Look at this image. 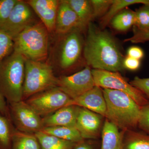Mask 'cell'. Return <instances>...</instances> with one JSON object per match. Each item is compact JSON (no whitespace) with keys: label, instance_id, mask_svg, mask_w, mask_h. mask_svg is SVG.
<instances>
[{"label":"cell","instance_id":"1","mask_svg":"<svg viewBox=\"0 0 149 149\" xmlns=\"http://www.w3.org/2000/svg\"><path fill=\"white\" fill-rule=\"evenodd\" d=\"M83 49L86 65L93 69L111 72L124 70L125 57L112 35L91 22L88 25Z\"/></svg>","mask_w":149,"mask_h":149},{"label":"cell","instance_id":"2","mask_svg":"<svg viewBox=\"0 0 149 149\" xmlns=\"http://www.w3.org/2000/svg\"><path fill=\"white\" fill-rule=\"evenodd\" d=\"M106 102L107 119L123 131L133 130L138 125L141 107L121 91L102 89Z\"/></svg>","mask_w":149,"mask_h":149},{"label":"cell","instance_id":"3","mask_svg":"<svg viewBox=\"0 0 149 149\" xmlns=\"http://www.w3.org/2000/svg\"><path fill=\"white\" fill-rule=\"evenodd\" d=\"M25 60L13 52L0 63V93L9 103L23 99Z\"/></svg>","mask_w":149,"mask_h":149},{"label":"cell","instance_id":"4","mask_svg":"<svg viewBox=\"0 0 149 149\" xmlns=\"http://www.w3.org/2000/svg\"><path fill=\"white\" fill-rule=\"evenodd\" d=\"M49 33L41 22H35L13 39V52L26 59L43 61L48 55Z\"/></svg>","mask_w":149,"mask_h":149},{"label":"cell","instance_id":"5","mask_svg":"<svg viewBox=\"0 0 149 149\" xmlns=\"http://www.w3.org/2000/svg\"><path fill=\"white\" fill-rule=\"evenodd\" d=\"M58 80L52 67L49 63L26 59L23 98L57 87Z\"/></svg>","mask_w":149,"mask_h":149},{"label":"cell","instance_id":"6","mask_svg":"<svg viewBox=\"0 0 149 149\" xmlns=\"http://www.w3.org/2000/svg\"><path fill=\"white\" fill-rule=\"evenodd\" d=\"M95 85L102 89L121 91L131 97L141 107L149 102L146 97L141 91L128 83L118 72L92 69Z\"/></svg>","mask_w":149,"mask_h":149},{"label":"cell","instance_id":"7","mask_svg":"<svg viewBox=\"0 0 149 149\" xmlns=\"http://www.w3.org/2000/svg\"><path fill=\"white\" fill-rule=\"evenodd\" d=\"M83 33L80 29L76 28L63 35L58 56V65L62 69L72 68L83 57L85 40Z\"/></svg>","mask_w":149,"mask_h":149},{"label":"cell","instance_id":"8","mask_svg":"<svg viewBox=\"0 0 149 149\" xmlns=\"http://www.w3.org/2000/svg\"><path fill=\"white\" fill-rule=\"evenodd\" d=\"M26 102L40 116H48L62 108L73 105V100L57 87L32 96Z\"/></svg>","mask_w":149,"mask_h":149},{"label":"cell","instance_id":"9","mask_svg":"<svg viewBox=\"0 0 149 149\" xmlns=\"http://www.w3.org/2000/svg\"><path fill=\"white\" fill-rule=\"evenodd\" d=\"M10 104L11 116L19 131L35 134L45 127L42 118L26 102Z\"/></svg>","mask_w":149,"mask_h":149},{"label":"cell","instance_id":"10","mask_svg":"<svg viewBox=\"0 0 149 149\" xmlns=\"http://www.w3.org/2000/svg\"><path fill=\"white\" fill-rule=\"evenodd\" d=\"M95 85L92 69L86 65L79 72L58 78L57 87L72 100L93 89Z\"/></svg>","mask_w":149,"mask_h":149},{"label":"cell","instance_id":"11","mask_svg":"<svg viewBox=\"0 0 149 149\" xmlns=\"http://www.w3.org/2000/svg\"><path fill=\"white\" fill-rule=\"evenodd\" d=\"M33 12L26 1L18 0L0 30L13 40L26 27L36 22Z\"/></svg>","mask_w":149,"mask_h":149},{"label":"cell","instance_id":"12","mask_svg":"<svg viewBox=\"0 0 149 149\" xmlns=\"http://www.w3.org/2000/svg\"><path fill=\"white\" fill-rule=\"evenodd\" d=\"M101 124L102 116L80 107L75 128L83 139L97 138L100 131Z\"/></svg>","mask_w":149,"mask_h":149},{"label":"cell","instance_id":"13","mask_svg":"<svg viewBox=\"0 0 149 149\" xmlns=\"http://www.w3.org/2000/svg\"><path fill=\"white\" fill-rule=\"evenodd\" d=\"M26 2L39 17L49 32L55 31L60 1L28 0Z\"/></svg>","mask_w":149,"mask_h":149},{"label":"cell","instance_id":"14","mask_svg":"<svg viewBox=\"0 0 149 149\" xmlns=\"http://www.w3.org/2000/svg\"><path fill=\"white\" fill-rule=\"evenodd\" d=\"M73 105L84 108L105 116L106 102L102 88L95 86L91 90L73 100Z\"/></svg>","mask_w":149,"mask_h":149},{"label":"cell","instance_id":"15","mask_svg":"<svg viewBox=\"0 0 149 149\" xmlns=\"http://www.w3.org/2000/svg\"><path fill=\"white\" fill-rule=\"evenodd\" d=\"M76 28L80 29L79 20L76 13L66 0L60 1L55 31L63 36Z\"/></svg>","mask_w":149,"mask_h":149},{"label":"cell","instance_id":"16","mask_svg":"<svg viewBox=\"0 0 149 149\" xmlns=\"http://www.w3.org/2000/svg\"><path fill=\"white\" fill-rule=\"evenodd\" d=\"M80 107L70 105L64 107L42 118L44 127L65 126L75 128Z\"/></svg>","mask_w":149,"mask_h":149},{"label":"cell","instance_id":"17","mask_svg":"<svg viewBox=\"0 0 149 149\" xmlns=\"http://www.w3.org/2000/svg\"><path fill=\"white\" fill-rule=\"evenodd\" d=\"M125 132H120L117 126L106 118L102 130L101 149H122Z\"/></svg>","mask_w":149,"mask_h":149},{"label":"cell","instance_id":"18","mask_svg":"<svg viewBox=\"0 0 149 149\" xmlns=\"http://www.w3.org/2000/svg\"><path fill=\"white\" fill-rule=\"evenodd\" d=\"M78 17L80 29L87 31L89 24L93 19V10L89 0H66Z\"/></svg>","mask_w":149,"mask_h":149},{"label":"cell","instance_id":"19","mask_svg":"<svg viewBox=\"0 0 149 149\" xmlns=\"http://www.w3.org/2000/svg\"><path fill=\"white\" fill-rule=\"evenodd\" d=\"M136 4L149 6V0H113L109 9L101 18L100 28L104 29L109 24L112 19L116 15L127 7Z\"/></svg>","mask_w":149,"mask_h":149},{"label":"cell","instance_id":"20","mask_svg":"<svg viewBox=\"0 0 149 149\" xmlns=\"http://www.w3.org/2000/svg\"><path fill=\"white\" fill-rule=\"evenodd\" d=\"M11 141L13 149H41L35 134L13 130Z\"/></svg>","mask_w":149,"mask_h":149},{"label":"cell","instance_id":"21","mask_svg":"<svg viewBox=\"0 0 149 149\" xmlns=\"http://www.w3.org/2000/svg\"><path fill=\"white\" fill-rule=\"evenodd\" d=\"M41 149H72L75 143L65 141L42 131L35 134Z\"/></svg>","mask_w":149,"mask_h":149},{"label":"cell","instance_id":"22","mask_svg":"<svg viewBox=\"0 0 149 149\" xmlns=\"http://www.w3.org/2000/svg\"><path fill=\"white\" fill-rule=\"evenodd\" d=\"M42 131L47 134L72 143H80L83 140L78 130L73 127L65 126L46 127H44Z\"/></svg>","mask_w":149,"mask_h":149},{"label":"cell","instance_id":"23","mask_svg":"<svg viewBox=\"0 0 149 149\" xmlns=\"http://www.w3.org/2000/svg\"><path fill=\"white\" fill-rule=\"evenodd\" d=\"M126 132L122 149H149V135L133 130Z\"/></svg>","mask_w":149,"mask_h":149},{"label":"cell","instance_id":"24","mask_svg":"<svg viewBox=\"0 0 149 149\" xmlns=\"http://www.w3.org/2000/svg\"><path fill=\"white\" fill-rule=\"evenodd\" d=\"M135 11L130 9H123L118 13L110 23L113 29L120 32H124L130 29L135 24Z\"/></svg>","mask_w":149,"mask_h":149},{"label":"cell","instance_id":"25","mask_svg":"<svg viewBox=\"0 0 149 149\" xmlns=\"http://www.w3.org/2000/svg\"><path fill=\"white\" fill-rule=\"evenodd\" d=\"M12 132L7 118L0 113V146L4 148L9 147Z\"/></svg>","mask_w":149,"mask_h":149},{"label":"cell","instance_id":"26","mask_svg":"<svg viewBox=\"0 0 149 149\" xmlns=\"http://www.w3.org/2000/svg\"><path fill=\"white\" fill-rule=\"evenodd\" d=\"M134 27L141 30H149V6L143 5L135 11Z\"/></svg>","mask_w":149,"mask_h":149},{"label":"cell","instance_id":"27","mask_svg":"<svg viewBox=\"0 0 149 149\" xmlns=\"http://www.w3.org/2000/svg\"><path fill=\"white\" fill-rule=\"evenodd\" d=\"M13 39L0 30V63L13 51Z\"/></svg>","mask_w":149,"mask_h":149},{"label":"cell","instance_id":"28","mask_svg":"<svg viewBox=\"0 0 149 149\" xmlns=\"http://www.w3.org/2000/svg\"><path fill=\"white\" fill-rule=\"evenodd\" d=\"M113 0H90L93 10V19L103 17L109 9Z\"/></svg>","mask_w":149,"mask_h":149},{"label":"cell","instance_id":"29","mask_svg":"<svg viewBox=\"0 0 149 149\" xmlns=\"http://www.w3.org/2000/svg\"><path fill=\"white\" fill-rule=\"evenodd\" d=\"M18 0H0V29L5 24Z\"/></svg>","mask_w":149,"mask_h":149},{"label":"cell","instance_id":"30","mask_svg":"<svg viewBox=\"0 0 149 149\" xmlns=\"http://www.w3.org/2000/svg\"><path fill=\"white\" fill-rule=\"evenodd\" d=\"M133 35L124 40V42H130L134 44L146 42L149 41V30H139L133 27Z\"/></svg>","mask_w":149,"mask_h":149},{"label":"cell","instance_id":"31","mask_svg":"<svg viewBox=\"0 0 149 149\" xmlns=\"http://www.w3.org/2000/svg\"><path fill=\"white\" fill-rule=\"evenodd\" d=\"M130 83L141 91L149 100V78H140L136 76Z\"/></svg>","mask_w":149,"mask_h":149},{"label":"cell","instance_id":"32","mask_svg":"<svg viewBox=\"0 0 149 149\" xmlns=\"http://www.w3.org/2000/svg\"><path fill=\"white\" fill-rule=\"evenodd\" d=\"M138 126L141 130L149 134V102L141 107Z\"/></svg>","mask_w":149,"mask_h":149},{"label":"cell","instance_id":"33","mask_svg":"<svg viewBox=\"0 0 149 149\" xmlns=\"http://www.w3.org/2000/svg\"><path fill=\"white\" fill-rule=\"evenodd\" d=\"M123 65L124 68L131 71H135L140 67L141 61L127 56L123 60Z\"/></svg>","mask_w":149,"mask_h":149},{"label":"cell","instance_id":"34","mask_svg":"<svg viewBox=\"0 0 149 149\" xmlns=\"http://www.w3.org/2000/svg\"><path fill=\"white\" fill-rule=\"evenodd\" d=\"M127 56L141 60L144 57V52L141 48L137 46L130 47L127 51Z\"/></svg>","mask_w":149,"mask_h":149},{"label":"cell","instance_id":"35","mask_svg":"<svg viewBox=\"0 0 149 149\" xmlns=\"http://www.w3.org/2000/svg\"><path fill=\"white\" fill-rule=\"evenodd\" d=\"M0 113L4 116H7L8 113V107L6 104L5 99L0 93Z\"/></svg>","mask_w":149,"mask_h":149},{"label":"cell","instance_id":"36","mask_svg":"<svg viewBox=\"0 0 149 149\" xmlns=\"http://www.w3.org/2000/svg\"><path fill=\"white\" fill-rule=\"evenodd\" d=\"M74 149H93V148L90 144L82 143L79 144Z\"/></svg>","mask_w":149,"mask_h":149}]
</instances>
